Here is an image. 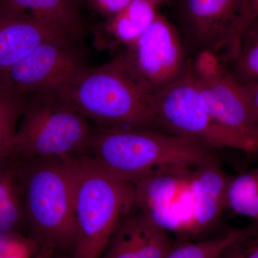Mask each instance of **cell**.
Wrapping results in <instances>:
<instances>
[{"mask_svg":"<svg viewBox=\"0 0 258 258\" xmlns=\"http://www.w3.org/2000/svg\"><path fill=\"white\" fill-rule=\"evenodd\" d=\"M85 154L133 184L164 168L198 164L217 155L203 142L162 131L96 126Z\"/></svg>","mask_w":258,"mask_h":258,"instance_id":"obj_3","label":"cell"},{"mask_svg":"<svg viewBox=\"0 0 258 258\" xmlns=\"http://www.w3.org/2000/svg\"><path fill=\"white\" fill-rule=\"evenodd\" d=\"M226 202L236 215L258 222V167L230 178Z\"/></svg>","mask_w":258,"mask_h":258,"instance_id":"obj_17","label":"cell"},{"mask_svg":"<svg viewBox=\"0 0 258 258\" xmlns=\"http://www.w3.org/2000/svg\"><path fill=\"white\" fill-rule=\"evenodd\" d=\"M53 94L95 126L162 131L153 93L131 71L121 53L103 66L84 70Z\"/></svg>","mask_w":258,"mask_h":258,"instance_id":"obj_2","label":"cell"},{"mask_svg":"<svg viewBox=\"0 0 258 258\" xmlns=\"http://www.w3.org/2000/svg\"><path fill=\"white\" fill-rule=\"evenodd\" d=\"M258 19V0H240L238 15L218 55L227 62L233 58L242 34Z\"/></svg>","mask_w":258,"mask_h":258,"instance_id":"obj_22","label":"cell"},{"mask_svg":"<svg viewBox=\"0 0 258 258\" xmlns=\"http://www.w3.org/2000/svg\"><path fill=\"white\" fill-rule=\"evenodd\" d=\"M26 97L0 83V160L10 155Z\"/></svg>","mask_w":258,"mask_h":258,"instance_id":"obj_19","label":"cell"},{"mask_svg":"<svg viewBox=\"0 0 258 258\" xmlns=\"http://www.w3.org/2000/svg\"><path fill=\"white\" fill-rule=\"evenodd\" d=\"M148 1L151 2V3H152L153 4L155 5L156 6L159 7V5H160L161 3H163L164 0H148Z\"/></svg>","mask_w":258,"mask_h":258,"instance_id":"obj_26","label":"cell"},{"mask_svg":"<svg viewBox=\"0 0 258 258\" xmlns=\"http://www.w3.org/2000/svg\"><path fill=\"white\" fill-rule=\"evenodd\" d=\"M240 0H177L178 30L189 53L218 55L238 15Z\"/></svg>","mask_w":258,"mask_h":258,"instance_id":"obj_11","label":"cell"},{"mask_svg":"<svg viewBox=\"0 0 258 258\" xmlns=\"http://www.w3.org/2000/svg\"><path fill=\"white\" fill-rule=\"evenodd\" d=\"M230 178L217 155L164 168L134 183V209L179 240H193L221 219Z\"/></svg>","mask_w":258,"mask_h":258,"instance_id":"obj_1","label":"cell"},{"mask_svg":"<svg viewBox=\"0 0 258 258\" xmlns=\"http://www.w3.org/2000/svg\"><path fill=\"white\" fill-rule=\"evenodd\" d=\"M242 83L258 81V19L242 34L233 58L225 64Z\"/></svg>","mask_w":258,"mask_h":258,"instance_id":"obj_18","label":"cell"},{"mask_svg":"<svg viewBox=\"0 0 258 258\" xmlns=\"http://www.w3.org/2000/svg\"><path fill=\"white\" fill-rule=\"evenodd\" d=\"M134 201L133 183L113 175L87 154L78 155L76 242L71 258H101Z\"/></svg>","mask_w":258,"mask_h":258,"instance_id":"obj_5","label":"cell"},{"mask_svg":"<svg viewBox=\"0 0 258 258\" xmlns=\"http://www.w3.org/2000/svg\"><path fill=\"white\" fill-rule=\"evenodd\" d=\"M25 13L48 20L80 35L77 0H0V15Z\"/></svg>","mask_w":258,"mask_h":258,"instance_id":"obj_15","label":"cell"},{"mask_svg":"<svg viewBox=\"0 0 258 258\" xmlns=\"http://www.w3.org/2000/svg\"><path fill=\"white\" fill-rule=\"evenodd\" d=\"M78 37H55L41 44L0 76V83L25 97L56 93L88 69Z\"/></svg>","mask_w":258,"mask_h":258,"instance_id":"obj_10","label":"cell"},{"mask_svg":"<svg viewBox=\"0 0 258 258\" xmlns=\"http://www.w3.org/2000/svg\"><path fill=\"white\" fill-rule=\"evenodd\" d=\"M77 156L22 161L29 233L55 251L71 253L76 242Z\"/></svg>","mask_w":258,"mask_h":258,"instance_id":"obj_4","label":"cell"},{"mask_svg":"<svg viewBox=\"0 0 258 258\" xmlns=\"http://www.w3.org/2000/svg\"><path fill=\"white\" fill-rule=\"evenodd\" d=\"M207 108L215 120L258 154V130L244 85L212 52L194 57L191 68Z\"/></svg>","mask_w":258,"mask_h":258,"instance_id":"obj_8","label":"cell"},{"mask_svg":"<svg viewBox=\"0 0 258 258\" xmlns=\"http://www.w3.org/2000/svg\"><path fill=\"white\" fill-rule=\"evenodd\" d=\"M220 258H258V222L240 229V233Z\"/></svg>","mask_w":258,"mask_h":258,"instance_id":"obj_23","label":"cell"},{"mask_svg":"<svg viewBox=\"0 0 258 258\" xmlns=\"http://www.w3.org/2000/svg\"><path fill=\"white\" fill-rule=\"evenodd\" d=\"M157 8L148 0H132L122 11L107 19V33L115 42L128 47L152 25L159 13Z\"/></svg>","mask_w":258,"mask_h":258,"instance_id":"obj_16","label":"cell"},{"mask_svg":"<svg viewBox=\"0 0 258 258\" xmlns=\"http://www.w3.org/2000/svg\"><path fill=\"white\" fill-rule=\"evenodd\" d=\"M248 98L249 105L253 115L254 123L258 130V81L257 82L242 83Z\"/></svg>","mask_w":258,"mask_h":258,"instance_id":"obj_25","label":"cell"},{"mask_svg":"<svg viewBox=\"0 0 258 258\" xmlns=\"http://www.w3.org/2000/svg\"><path fill=\"white\" fill-rule=\"evenodd\" d=\"M98 13L111 18L122 11L132 0H84Z\"/></svg>","mask_w":258,"mask_h":258,"instance_id":"obj_24","label":"cell"},{"mask_svg":"<svg viewBox=\"0 0 258 258\" xmlns=\"http://www.w3.org/2000/svg\"><path fill=\"white\" fill-rule=\"evenodd\" d=\"M120 53L152 93L184 76L192 62L177 27L159 13L143 35Z\"/></svg>","mask_w":258,"mask_h":258,"instance_id":"obj_9","label":"cell"},{"mask_svg":"<svg viewBox=\"0 0 258 258\" xmlns=\"http://www.w3.org/2000/svg\"><path fill=\"white\" fill-rule=\"evenodd\" d=\"M240 229L230 231L215 238L195 242L178 240L166 258H220L226 247L240 233Z\"/></svg>","mask_w":258,"mask_h":258,"instance_id":"obj_21","label":"cell"},{"mask_svg":"<svg viewBox=\"0 0 258 258\" xmlns=\"http://www.w3.org/2000/svg\"><path fill=\"white\" fill-rule=\"evenodd\" d=\"M22 164L13 156L0 160V233L27 228Z\"/></svg>","mask_w":258,"mask_h":258,"instance_id":"obj_14","label":"cell"},{"mask_svg":"<svg viewBox=\"0 0 258 258\" xmlns=\"http://www.w3.org/2000/svg\"><path fill=\"white\" fill-rule=\"evenodd\" d=\"M30 96L9 156L26 161L86 154L96 126L53 93Z\"/></svg>","mask_w":258,"mask_h":258,"instance_id":"obj_6","label":"cell"},{"mask_svg":"<svg viewBox=\"0 0 258 258\" xmlns=\"http://www.w3.org/2000/svg\"><path fill=\"white\" fill-rule=\"evenodd\" d=\"M80 35L69 29L25 13L0 15V76L44 42Z\"/></svg>","mask_w":258,"mask_h":258,"instance_id":"obj_12","label":"cell"},{"mask_svg":"<svg viewBox=\"0 0 258 258\" xmlns=\"http://www.w3.org/2000/svg\"><path fill=\"white\" fill-rule=\"evenodd\" d=\"M55 252L30 233H0V258H50Z\"/></svg>","mask_w":258,"mask_h":258,"instance_id":"obj_20","label":"cell"},{"mask_svg":"<svg viewBox=\"0 0 258 258\" xmlns=\"http://www.w3.org/2000/svg\"><path fill=\"white\" fill-rule=\"evenodd\" d=\"M153 102L163 132L200 141L214 149L230 148L251 155L248 147L209 111L191 69L153 93Z\"/></svg>","mask_w":258,"mask_h":258,"instance_id":"obj_7","label":"cell"},{"mask_svg":"<svg viewBox=\"0 0 258 258\" xmlns=\"http://www.w3.org/2000/svg\"><path fill=\"white\" fill-rule=\"evenodd\" d=\"M55 252H56V251H55V252H54L53 254H52V255L51 256L50 258H64V257H62V256H60V255L57 256V255H55Z\"/></svg>","mask_w":258,"mask_h":258,"instance_id":"obj_27","label":"cell"},{"mask_svg":"<svg viewBox=\"0 0 258 258\" xmlns=\"http://www.w3.org/2000/svg\"><path fill=\"white\" fill-rule=\"evenodd\" d=\"M174 244L167 231L133 208L120 222L101 258H166Z\"/></svg>","mask_w":258,"mask_h":258,"instance_id":"obj_13","label":"cell"}]
</instances>
